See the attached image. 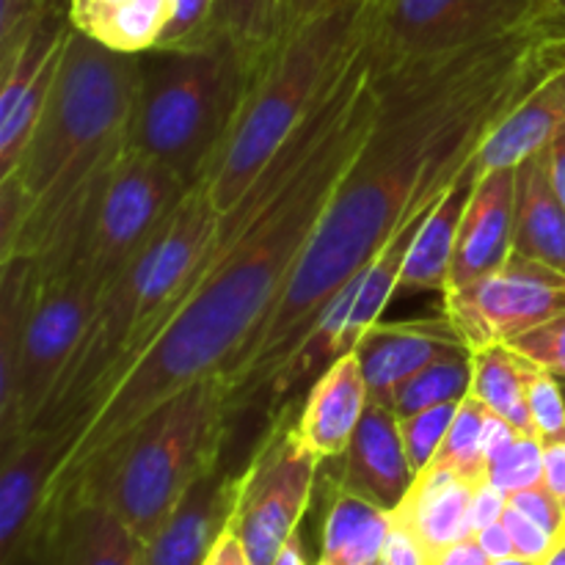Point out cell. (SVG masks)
I'll list each match as a JSON object with an SVG mask.
<instances>
[{
    "label": "cell",
    "mask_w": 565,
    "mask_h": 565,
    "mask_svg": "<svg viewBox=\"0 0 565 565\" xmlns=\"http://www.w3.org/2000/svg\"><path fill=\"white\" fill-rule=\"evenodd\" d=\"M561 64L565 39L550 31L544 14L522 31L458 53L381 64L379 99L356 158L331 193L276 307L221 370L230 425L263 403L276 370L326 303L419 207L447 191L491 127Z\"/></svg>",
    "instance_id": "obj_1"
},
{
    "label": "cell",
    "mask_w": 565,
    "mask_h": 565,
    "mask_svg": "<svg viewBox=\"0 0 565 565\" xmlns=\"http://www.w3.org/2000/svg\"><path fill=\"white\" fill-rule=\"evenodd\" d=\"M379 81L381 58L375 53L370 72L292 180L263 207H232L221 213V224L230 226L215 230V241L199 263L193 285L152 345L72 434L53 491L116 445L154 406L193 381L230 367L257 334L367 136Z\"/></svg>",
    "instance_id": "obj_2"
},
{
    "label": "cell",
    "mask_w": 565,
    "mask_h": 565,
    "mask_svg": "<svg viewBox=\"0 0 565 565\" xmlns=\"http://www.w3.org/2000/svg\"><path fill=\"white\" fill-rule=\"evenodd\" d=\"M141 58L72 25L58 72L11 180L22 221L11 257H39L88 210L130 147ZM3 180V177H0Z\"/></svg>",
    "instance_id": "obj_3"
},
{
    "label": "cell",
    "mask_w": 565,
    "mask_h": 565,
    "mask_svg": "<svg viewBox=\"0 0 565 565\" xmlns=\"http://www.w3.org/2000/svg\"><path fill=\"white\" fill-rule=\"evenodd\" d=\"M218 215L204 182L193 185L103 287L86 334L36 430L70 428L75 434L116 381L152 345L213 246Z\"/></svg>",
    "instance_id": "obj_4"
},
{
    "label": "cell",
    "mask_w": 565,
    "mask_h": 565,
    "mask_svg": "<svg viewBox=\"0 0 565 565\" xmlns=\"http://www.w3.org/2000/svg\"><path fill=\"white\" fill-rule=\"evenodd\" d=\"M226 430V381L204 375L154 406L53 494L75 491L99 502L149 544L185 491L221 461Z\"/></svg>",
    "instance_id": "obj_5"
},
{
    "label": "cell",
    "mask_w": 565,
    "mask_h": 565,
    "mask_svg": "<svg viewBox=\"0 0 565 565\" xmlns=\"http://www.w3.org/2000/svg\"><path fill=\"white\" fill-rule=\"evenodd\" d=\"M367 11L353 0H337L315 20L281 33L248 86L230 136L210 169L204 188L215 210L226 213L243 199L270 160L307 121L348 55L367 36Z\"/></svg>",
    "instance_id": "obj_6"
},
{
    "label": "cell",
    "mask_w": 565,
    "mask_h": 565,
    "mask_svg": "<svg viewBox=\"0 0 565 565\" xmlns=\"http://www.w3.org/2000/svg\"><path fill=\"white\" fill-rule=\"evenodd\" d=\"M130 149L174 171L188 188L207 180L254 81L252 66L224 33L202 42L138 53Z\"/></svg>",
    "instance_id": "obj_7"
},
{
    "label": "cell",
    "mask_w": 565,
    "mask_h": 565,
    "mask_svg": "<svg viewBox=\"0 0 565 565\" xmlns=\"http://www.w3.org/2000/svg\"><path fill=\"white\" fill-rule=\"evenodd\" d=\"M103 287L88 274L36 276L11 408L0 419V450L31 434L47 414L72 353L81 345Z\"/></svg>",
    "instance_id": "obj_8"
},
{
    "label": "cell",
    "mask_w": 565,
    "mask_h": 565,
    "mask_svg": "<svg viewBox=\"0 0 565 565\" xmlns=\"http://www.w3.org/2000/svg\"><path fill=\"white\" fill-rule=\"evenodd\" d=\"M546 0H390L370 25L381 64L439 58L541 20Z\"/></svg>",
    "instance_id": "obj_9"
},
{
    "label": "cell",
    "mask_w": 565,
    "mask_h": 565,
    "mask_svg": "<svg viewBox=\"0 0 565 565\" xmlns=\"http://www.w3.org/2000/svg\"><path fill=\"white\" fill-rule=\"evenodd\" d=\"M320 461L285 419L274 423L252 463L241 472V494L230 527L252 565H274L281 546L298 533Z\"/></svg>",
    "instance_id": "obj_10"
},
{
    "label": "cell",
    "mask_w": 565,
    "mask_h": 565,
    "mask_svg": "<svg viewBox=\"0 0 565 565\" xmlns=\"http://www.w3.org/2000/svg\"><path fill=\"white\" fill-rule=\"evenodd\" d=\"M188 191L174 171L127 147L105 180L88 224L86 274L99 287L108 285Z\"/></svg>",
    "instance_id": "obj_11"
},
{
    "label": "cell",
    "mask_w": 565,
    "mask_h": 565,
    "mask_svg": "<svg viewBox=\"0 0 565 565\" xmlns=\"http://www.w3.org/2000/svg\"><path fill=\"white\" fill-rule=\"evenodd\" d=\"M565 312V274L513 252L505 265L445 292V318L469 351L508 345Z\"/></svg>",
    "instance_id": "obj_12"
},
{
    "label": "cell",
    "mask_w": 565,
    "mask_h": 565,
    "mask_svg": "<svg viewBox=\"0 0 565 565\" xmlns=\"http://www.w3.org/2000/svg\"><path fill=\"white\" fill-rule=\"evenodd\" d=\"M70 445V428H47L0 450V565H28Z\"/></svg>",
    "instance_id": "obj_13"
},
{
    "label": "cell",
    "mask_w": 565,
    "mask_h": 565,
    "mask_svg": "<svg viewBox=\"0 0 565 565\" xmlns=\"http://www.w3.org/2000/svg\"><path fill=\"white\" fill-rule=\"evenodd\" d=\"M147 544L99 502L75 491L50 497L28 565H147Z\"/></svg>",
    "instance_id": "obj_14"
},
{
    "label": "cell",
    "mask_w": 565,
    "mask_h": 565,
    "mask_svg": "<svg viewBox=\"0 0 565 565\" xmlns=\"http://www.w3.org/2000/svg\"><path fill=\"white\" fill-rule=\"evenodd\" d=\"M241 494V475L224 461L213 463L185 491L163 527L147 544V565H204L210 552L230 527Z\"/></svg>",
    "instance_id": "obj_15"
},
{
    "label": "cell",
    "mask_w": 565,
    "mask_h": 565,
    "mask_svg": "<svg viewBox=\"0 0 565 565\" xmlns=\"http://www.w3.org/2000/svg\"><path fill=\"white\" fill-rule=\"evenodd\" d=\"M513 210H516V169L475 177L472 193L458 224L456 254L447 290H461L494 274L513 254Z\"/></svg>",
    "instance_id": "obj_16"
},
{
    "label": "cell",
    "mask_w": 565,
    "mask_h": 565,
    "mask_svg": "<svg viewBox=\"0 0 565 565\" xmlns=\"http://www.w3.org/2000/svg\"><path fill=\"white\" fill-rule=\"evenodd\" d=\"M337 461V489L351 491L386 513L397 511L414 483L397 414L381 403L370 401L351 445Z\"/></svg>",
    "instance_id": "obj_17"
},
{
    "label": "cell",
    "mask_w": 565,
    "mask_h": 565,
    "mask_svg": "<svg viewBox=\"0 0 565 565\" xmlns=\"http://www.w3.org/2000/svg\"><path fill=\"white\" fill-rule=\"evenodd\" d=\"M456 348L467 345L445 318L439 323H375L353 353L362 364L370 401L390 408L412 375Z\"/></svg>",
    "instance_id": "obj_18"
},
{
    "label": "cell",
    "mask_w": 565,
    "mask_h": 565,
    "mask_svg": "<svg viewBox=\"0 0 565 565\" xmlns=\"http://www.w3.org/2000/svg\"><path fill=\"white\" fill-rule=\"evenodd\" d=\"M561 132H565V64L541 77L539 86L491 127L472 158L475 177L516 169L530 154L550 147Z\"/></svg>",
    "instance_id": "obj_19"
},
{
    "label": "cell",
    "mask_w": 565,
    "mask_h": 565,
    "mask_svg": "<svg viewBox=\"0 0 565 565\" xmlns=\"http://www.w3.org/2000/svg\"><path fill=\"white\" fill-rule=\"evenodd\" d=\"M367 406L370 392L362 364L356 353H348L315 381L292 428L320 463L337 461L351 445Z\"/></svg>",
    "instance_id": "obj_20"
},
{
    "label": "cell",
    "mask_w": 565,
    "mask_h": 565,
    "mask_svg": "<svg viewBox=\"0 0 565 565\" xmlns=\"http://www.w3.org/2000/svg\"><path fill=\"white\" fill-rule=\"evenodd\" d=\"M480 483L461 478L452 469L425 467L414 478L406 500L392 511V519L406 524L430 555L445 546L472 539V497Z\"/></svg>",
    "instance_id": "obj_21"
},
{
    "label": "cell",
    "mask_w": 565,
    "mask_h": 565,
    "mask_svg": "<svg viewBox=\"0 0 565 565\" xmlns=\"http://www.w3.org/2000/svg\"><path fill=\"white\" fill-rule=\"evenodd\" d=\"M513 252L565 274V204L552 182L546 149L516 166Z\"/></svg>",
    "instance_id": "obj_22"
},
{
    "label": "cell",
    "mask_w": 565,
    "mask_h": 565,
    "mask_svg": "<svg viewBox=\"0 0 565 565\" xmlns=\"http://www.w3.org/2000/svg\"><path fill=\"white\" fill-rule=\"evenodd\" d=\"M472 185L475 171L472 160H469L467 169L447 185V191L430 207L423 226L414 235L406 263H403L401 279H397L395 296H412V292H441L445 296L447 281H450L452 254H456L458 224H461Z\"/></svg>",
    "instance_id": "obj_23"
},
{
    "label": "cell",
    "mask_w": 565,
    "mask_h": 565,
    "mask_svg": "<svg viewBox=\"0 0 565 565\" xmlns=\"http://www.w3.org/2000/svg\"><path fill=\"white\" fill-rule=\"evenodd\" d=\"M390 530L392 513L334 486L318 565H370L381 561Z\"/></svg>",
    "instance_id": "obj_24"
},
{
    "label": "cell",
    "mask_w": 565,
    "mask_h": 565,
    "mask_svg": "<svg viewBox=\"0 0 565 565\" xmlns=\"http://www.w3.org/2000/svg\"><path fill=\"white\" fill-rule=\"evenodd\" d=\"M533 370L535 364L511 345H489L472 351V395L489 412L505 417L527 436H535L527 408V381Z\"/></svg>",
    "instance_id": "obj_25"
},
{
    "label": "cell",
    "mask_w": 565,
    "mask_h": 565,
    "mask_svg": "<svg viewBox=\"0 0 565 565\" xmlns=\"http://www.w3.org/2000/svg\"><path fill=\"white\" fill-rule=\"evenodd\" d=\"M166 17L169 0H108L75 28L121 53H147L160 42Z\"/></svg>",
    "instance_id": "obj_26"
},
{
    "label": "cell",
    "mask_w": 565,
    "mask_h": 565,
    "mask_svg": "<svg viewBox=\"0 0 565 565\" xmlns=\"http://www.w3.org/2000/svg\"><path fill=\"white\" fill-rule=\"evenodd\" d=\"M213 33H224L257 75L281 36V0H218Z\"/></svg>",
    "instance_id": "obj_27"
},
{
    "label": "cell",
    "mask_w": 565,
    "mask_h": 565,
    "mask_svg": "<svg viewBox=\"0 0 565 565\" xmlns=\"http://www.w3.org/2000/svg\"><path fill=\"white\" fill-rule=\"evenodd\" d=\"M469 392H472V351L456 348L412 375L397 390L390 408L397 417H408L445 403H461Z\"/></svg>",
    "instance_id": "obj_28"
},
{
    "label": "cell",
    "mask_w": 565,
    "mask_h": 565,
    "mask_svg": "<svg viewBox=\"0 0 565 565\" xmlns=\"http://www.w3.org/2000/svg\"><path fill=\"white\" fill-rule=\"evenodd\" d=\"M486 414H489V408L469 392L458 403L456 419H452L450 430H447L445 441H441L439 452H436V458L430 463L452 469V472L472 480V483H486V467H489L483 456Z\"/></svg>",
    "instance_id": "obj_29"
},
{
    "label": "cell",
    "mask_w": 565,
    "mask_h": 565,
    "mask_svg": "<svg viewBox=\"0 0 565 565\" xmlns=\"http://www.w3.org/2000/svg\"><path fill=\"white\" fill-rule=\"evenodd\" d=\"M486 483L508 497L544 483V441L539 436H519L511 450L486 467Z\"/></svg>",
    "instance_id": "obj_30"
},
{
    "label": "cell",
    "mask_w": 565,
    "mask_h": 565,
    "mask_svg": "<svg viewBox=\"0 0 565 565\" xmlns=\"http://www.w3.org/2000/svg\"><path fill=\"white\" fill-rule=\"evenodd\" d=\"M456 412H458V403H445V406L425 408V412L419 414L397 417L403 447H406V456L414 469V478H417V475L436 458L447 430H450L452 419H456Z\"/></svg>",
    "instance_id": "obj_31"
},
{
    "label": "cell",
    "mask_w": 565,
    "mask_h": 565,
    "mask_svg": "<svg viewBox=\"0 0 565 565\" xmlns=\"http://www.w3.org/2000/svg\"><path fill=\"white\" fill-rule=\"evenodd\" d=\"M527 408L535 425V436L544 445L565 441V395L561 379L535 367L527 381Z\"/></svg>",
    "instance_id": "obj_32"
},
{
    "label": "cell",
    "mask_w": 565,
    "mask_h": 565,
    "mask_svg": "<svg viewBox=\"0 0 565 565\" xmlns=\"http://www.w3.org/2000/svg\"><path fill=\"white\" fill-rule=\"evenodd\" d=\"M215 6L218 0H169L166 28L154 47H177L207 39L213 33Z\"/></svg>",
    "instance_id": "obj_33"
},
{
    "label": "cell",
    "mask_w": 565,
    "mask_h": 565,
    "mask_svg": "<svg viewBox=\"0 0 565 565\" xmlns=\"http://www.w3.org/2000/svg\"><path fill=\"white\" fill-rule=\"evenodd\" d=\"M508 345L516 353H522L527 362L535 367L546 370L555 379L565 381V312L552 318L550 323L539 326V329L527 331V334L516 337Z\"/></svg>",
    "instance_id": "obj_34"
},
{
    "label": "cell",
    "mask_w": 565,
    "mask_h": 565,
    "mask_svg": "<svg viewBox=\"0 0 565 565\" xmlns=\"http://www.w3.org/2000/svg\"><path fill=\"white\" fill-rule=\"evenodd\" d=\"M508 500H511V505L516 508V511H522L524 516L533 519L535 524H541L546 533L555 535L557 544L565 541V511L544 483L533 486V489L516 491V494H511Z\"/></svg>",
    "instance_id": "obj_35"
},
{
    "label": "cell",
    "mask_w": 565,
    "mask_h": 565,
    "mask_svg": "<svg viewBox=\"0 0 565 565\" xmlns=\"http://www.w3.org/2000/svg\"><path fill=\"white\" fill-rule=\"evenodd\" d=\"M502 524H505L508 533H511L513 550H516L519 557L546 563V557L555 552V546H557L555 535L546 533L541 524H535L533 519H527L522 511H516L513 505H508L505 516H502Z\"/></svg>",
    "instance_id": "obj_36"
},
{
    "label": "cell",
    "mask_w": 565,
    "mask_h": 565,
    "mask_svg": "<svg viewBox=\"0 0 565 565\" xmlns=\"http://www.w3.org/2000/svg\"><path fill=\"white\" fill-rule=\"evenodd\" d=\"M381 561L386 565H430V552L425 550L423 541H419L406 524L392 519V530L390 535H386Z\"/></svg>",
    "instance_id": "obj_37"
},
{
    "label": "cell",
    "mask_w": 565,
    "mask_h": 565,
    "mask_svg": "<svg viewBox=\"0 0 565 565\" xmlns=\"http://www.w3.org/2000/svg\"><path fill=\"white\" fill-rule=\"evenodd\" d=\"M508 505H511L508 494H502V491L494 489L491 483H480L478 489H475V497H472V527H475V533H478V530H483V527H489V524L502 522Z\"/></svg>",
    "instance_id": "obj_38"
},
{
    "label": "cell",
    "mask_w": 565,
    "mask_h": 565,
    "mask_svg": "<svg viewBox=\"0 0 565 565\" xmlns=\"http://www.w3.org/2000/svg\"><path fill=\"white\" fill-rule=\"evenodd\" d=\"M519 436H527L516 428V425L508 423L505 417L500 414L489 412L486 414V423H483V456L486 463L497 461L505 450H511L513 445L519 441Z\"/></svg>",
    "instance_id": "obj_39"
},
{
    "label": "cell",
    "mask_w": 565,
    "mask_h": 565,
    "mask_svg": "<svg viewBox=\"0 0 565 565\" xmlns=\"http://www.w3.org/2000/svg\"><path fill=\"white\" fill-rule=\"evenodd\" d=\"M489 555L483 552V546L478 544V539H463L458 544L445 546L436 555H430V565H491Z\"/></svg>",
    "instance_id": "obj_40"
},
{
    "label": "cell",
    "mask_w": 565,
    "mask_h": 565,
    "mask_svg": "<svg viewBox=\"0 0 565 565\" xmlns=\"http://www.w3.org/2000/svg\"><path fill=\"white\" fill-rule=\"evenodd\" d=\"M544 486L565 511V441L544 445Z\"/></svg>",
    "instance_id": "obj_41"
},
{
    "label": "cell",
    "mask_w": 565,
    "mask_h": 565,
    "mask_svg": "<svg viewBox=\"0 0 565 565\" xmlns=\"http://www.w3.org/2000/svg\"><path fill=\"white\" fill-rule=\"evenodd\" d=\"M334 3L337 0H281V33L315 20V17L329 11Z\"/></svg>",
    "instance_id": "obj_42"
},
{
    "label": "cell",
    "mask_w": 565,
    "mask_h": 565,
    "mask_svg": "<svg viewBox=\"0 0 565 565\" xmlns=\"http://www.w3.org/2000/svg\"><path fill=\"white\" fill-rule=\"evenodd\" d=\"M204 565H252V561H248L246 546H243V541L237 539L235 530L226 527L224 535H221L218 544L213 546V552H210L207 563Z\"/></svg>",
    "instance_id": "obj_43"
},
{
    "label": "cell",
    "mask_w": 565,
    "mask_h": 565,
    "mask_svg": "<svg viewBox=\"0 0 565 565\" xmlns=\"http://www.w3.org/2000/svg\"><path fill=\"white\" fill-rule=\"evenodd\" d=\"M475 539H478V544L483 546V552L491 557V561H502V557L516 555L511 533H508V527L502 522L478 530V533H475Z\"/></svg>",
    "instance_id": "obj_44"
},
{
    "label": "cell",
    "mask_w": 565,
    "mask_h": 565,
    "mask_svg": "<svg viewBox=\"0 0 565 565\" xmlns=\"http://www.w3.org/2000/svg\"><path fill=\"white\" fill-rule=\"evenodd\" d=\"M546 154H550V174L552 182H555L557 193H561L563 204H565V132L555 138V141L546 147Z\"/></svg>",
    "instance_id": "obj_45"
},
{
    "label": "cell",
    "mask_w": 565,
    "mask_h": 565,
    "mask_svg": "<svg viewBox=\"0 0 565 565\" xmlns=\"http://www.w3.org/2000/svg\"><path fill=\"white\" fill-rule=\"evenodd\" d=\"M274 565H307V555H303V544L301 539H298V533L281 546L279 557H276Z\"/></svg>",
    "instance_id": "obj_46"
},
{
    "label": "cell",
    "mask_w": 565,
    "mask_h": 565,
    "mask_svg": "<svg viewBox=\"0 0 565 565\" xmlns=\"http://www.w3.org/2000/svg\"><path fill=\"white\" fill-rule=\"evenodd\" d=\"M544 20L557 36L565 39V0H546L544 9Z\"/></svg>",
    "instance_id": "obj_47"
},
{
    "label": "cell",
    "mask_w": 565,
    "mask_h": 565,
    "mask_svg": "<svg viewBox=\"0 0 565 565\" xmlns=\"http://www.w3.org/2000/svg\"><path fill=\"white\" fill-rule=\"evenodd\" d=\"M99 3H103V0H72V6H70V22H72V25H81V22L86 20V17L92 14V11L97 9Z\"/></svg>",
    "instance_id": "obj_48"
},
{
    "label": "cell",
    "mask_w": 565,
    "mask_h": 565,
    "mask_svg": "<svg viewBox=\"0 0 565 565\" xmlns=\"http://www.w3.org/2000/svg\"><path fill=\"white\" fill-rule=\"evenodd\" d=\"M353 3L362 6V9L370 14V20H375V17H379L381 11H384V6L390 3V0H353Z\"/></svg>",
    "instance_id": "obj_49"
},
{
    "label": "cell",
    "mask_w": 565,
    "mask_h": 565,
    "mask_svg": "<svg viewBox=\"0 0 565 565\" xmlns=\"http://www.w3.org/2000/svg\"><path fill=\"white\" fill-rule=\"evenodd\" d=\"M491 565H544V563L527 561V557H519V555H511V557H502V561H494Z\"/></svg>",
    "instance_id": "obj_50"
},
{
    "label": "cell",
    "mask_w": 565,
    "mask_h": 565,
    "mask_svg": "<svg viewBox=\"0 0 565 565\" xmlns=\"http://www.w3.org/2000/svg\"><path fill=\"white\" fill-rule=\"evenodd\" d=\"M544 565H565V541H561V544L555 546V552L546 557Z\"/></svg>",
    "instance_id": "obj_51"
},
{
    "label": "cell",
    "mask_w": 565,
    "mask_h": 565,
    "mask_svg": "<svg viewBox=\"0 0 565 565\" xmlns=\"http://www.w3.org/2000/svg\"><path fill=\"white\" fill-rule=\"evenodd\" d=\"M370 565H386L384 561H375V563H370Z\"/></svg>",
    "instance_id": "obj_52"
},
{
    "label": "cell",
    "mask_w": 565,
    "mask_h": 565,
    "mask_svg": "<svg viewBox=\"0 0 565 565\" xmlns=\"http://www.w3.org/2000/svg\"><path fill=\"white\" fill-rule=\"evenodd\" d=\"M561 384H563V395H565V381H561Z\"/></svg>",
    "instance_id": "obj_53"
}]
</instances>
